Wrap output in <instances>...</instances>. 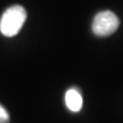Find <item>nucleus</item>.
<instances>
[{
	"label": "nucleus",
	"mask_w": 123,
	"mask_h": 123,
	"mask_svg": "<svg viewBox=\"0 0 123 123\" xmlns=\"http://www.w3.org/2000/svg\"><path fill=\"white\" fill-rule=\"evenodd\" d=\"M27 20V11L22 5H12L0 18V32L6 37H13L20 32Z\"/></svg>",
	"instance_id": "1"
},
{
	"label": "nucleus",
	"mask_w": 123,
	"mask_h": 123,
	"mask_svg": "<svg viewBox=\"0 0 123 123\" xmlns=\"http://www.w3.org/2000/svg\"><path fill=\"white\" fill-rule=\"evenodd\" d=\"M119 18L113 11L104 10L98 12L92 22V31L97 36L106 37L112 34L118 29Z\"/></svg>",
	"instance_id": "2"
},
{
	"label": "nucleus",
	"mask_w": 123,
	"mask_h": 123,
	"mask_svg": "<svg viewBox=\"0 0 123 123\" xmlns=\"http://www.w3.org/2000/svg\"><path fill=\"white\" fill-rule=\"evenodd\" d=\"M65 102H66L67 108L70 111H72V112H79L82 108L83 99L81 93L76 88H70L66 92Z\"/></svg>",
	"instance_id": "3"
},
{
	"label": "nucleus",
	"mask_w": 123,
	"mask_h": 123,
	"mask_svg": "<svg viewBox=\"0 0 123 123\" xmlns=\"http://www.w3.org/2000/svg\"><path fill=\"white\" fill-rule=\"evenodd\" d=\"M9 122V114L6 109L0 104V123H8Z\"/></svg>",
	"instance_id": "4"
}]
</instances>
